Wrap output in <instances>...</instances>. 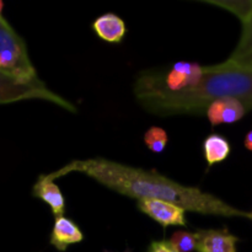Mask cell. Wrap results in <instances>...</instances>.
I'll return each mask as SVG.
<instances>
[{"mask_svg": "<svg viewBox=\"0 0 252 252\" xmlns=\"http://www.w3.org/2000/svg\"><path fill=\"white\" fill-rule=\"evenodd\" d=\"M71 172H80L107 189L125 196L139 199H161L181 206L189 212L225 218L252 219L251 213L225 203L217 196L199 189L185 186L155 170H143L103 158L73 160L65 166L44 176L48 180L59 179Z\"/></svg>", "mask_w": 252, "mask_h": 252, "instance_id": "cell-1", "label": "cell"}, {"mask_svg": "<svg viewBox=\"0 0 252 252\" xmlns=\"http://www.w3.org/2000/svg\"><path fill=\"white\" fill-rule=\"evenodd\" d=\"M233 97L252 110V69L219 63L204 66V74L194 88L174 95L140 101L148 112L170 116L180 113H201L213 101Z\"/></svg>", "mask_w": 252, "mask_h": 252, "instance_id": "cell-2", "label": "cell"}, {"mask_svg": "<svg viewBox=\"0 0 252 252\" xmlns=\"http://www.w3.org/2000/svg\"><path fill=\"white\" fill-rule=\"evenodd\" d=\"M204 74V66L192 62H177L164 69L145 70L137 78L134 95L138 102L174 95L194 88Z\"/></svg>", "mask_w": 252, "mask_h": 252, "instance_id": "cell-3", "label": "cell"}, {"mask_svg": "<svg viewBox=\"0 0 252 252\" xmlns=\"http://www.w3.org/2000/svg\"><path fill=\"white\" fill-rule=\"evenodd\" d=\"M0 73L7 74L21 83L39 81L25 41L4 17L0 20Z\"/></svg>", "mask_w": 252, "mask_h": 252, "instance_id": "cell-4", "label": "cell"}, {"mask_svg": "<svg viewBox=\"0 0 252 252\" xmlns=\"http://www.w3.org/2000/svg\"><path fill=\"white\" fill-rule=\"evenodd\" d=\"M22 100H43L56 103L69 112L75 113L78 111L73 103L49 90L41 80L37 83H21L7 74L0 73V105Z\"/></svg>", "mask_w": 252, "mask_h": 252, "instance_id": "cell-5", "label": "cell"}, {"mask_svg": "<svg viewBox=\"0 0 252 252\" xmlns=\"http://www.w3.org/2000/svg\"><path fill=\"white\" fill-rule=\"evenodd\" d=\"M137 206L140 212L147 214L164 228L187 225L186 209L171 202L161 199H139Z\"/></svg>", "mask_w": 252, "mask_h": 252, "instance_id": "cell-6", "label": "cell"}, {"mask_svg": "<svg viewBox=\"0 0 252 252\" xmlns=\"http://www.w3.org/2000/svg\"><path fill=\"white\" fill-rule=\"evenodd\" d=\"M196 235V251L198 252H236L239 238L228 229H199Z\"/></svg>", "mask_w": 252, "mask_h": 252, "instance_id": "cell-7", "label": "cell"}, {"mask_svg": "<svg viewBox=\"0 0 252 252\" xmlns=\"http://www.w3.org/2000/svg\"><path fill=\"white\" fill-rule=\"evenodd\" d=\"M248 112L245 106L233 97L219 98L213 101L206 111L207 118L212 127L221 123H235L240 121Z\"/></svg>", "mask_w": 252, "mask_h": 252, "instance_id": "cell-8", "label": "cell"}, {"mask_svg": "<svg viewBox=\"0 0 252 252\" xmlns=\"http://www.w3.org/2000/svg\"><path fill=\"white\" fill-rule=\"evenodd\" d=\"M83 239V233L73 220L64 216L54 219L53 230H52L49 243L57 250L65 251L68 246L80 243Z\"/></svg>", "mask_w": 252, "mask_h": 252, "instance_id": "cell-9", "label": "cell"}, {"mask_svg": "<svg viewBox=\"0 0 252 252\" xmlns=\"http://www.w3.org/2000/svg\"><path fill=\"white\" fill-rule=\"evenodd\" d=\"M32 193H33L34 197L42 199L51 207L54 218L63 216L65 202H64V197L62 194L61 189L54 184V181L48 180L44 175H41L36 184H34Z\"/></svg>", "mask_w": 252, "mask_h": 252, "instance_id": "cell-10", "label": "cell"}, {"mask_svg": "<svg viewBox=\"0 0 252 252\" xmlns=\"http://www.w3.org/2000/svg\"><path fill=\"white\" fill-rule=\"evenodd\" d=\"M93 30L102 41L110 43H120L127 31L125 21L115 14H105L97 17L94 21Z\"/></svg>", "mask_w": 252, "mask_h": 252, "instance_id": "cell-11", "label": "cell"}, {"mask_svg": "<svg viewBox=\"0 0 252 252\" xmlns=\"http://www.w3.org/2000/svg\"><path fill=\"white\" fill-rule=\"evenodd\" d=\"M224 63L240 68L252 69V16L243 24L239 43L231 56Z\"/></svg>", "mask_w": 252, "mask_h": 252, "instance_id": "cell-12", "label": "cell"}, {"mask_svg": "<svg viewBox=\"0 0 252 252\" xmlns=\"http://www.w3.org/2000/svg\"><path fill=\"white\" fill-rule=\"evenodd\" d=\"M230 150L231 147L229 140L218 133L208 135L203 142V154L208 167L224 161L230 154Z\"/></svg>", "mask_w": 252, "mask_h": 252, "instance_id": "cell-13", "label": "cell"}, {"mask_svg": "<svg viewBox=\"0 0 252 252\" xmlns=\"http://www.w3.org/2000/svg\"><path fill=\"white\" fill-rule=\"evenodd\" d=\"M207 4L219 6L246 22L252 16V0H203Z\"/></svg>", "mask_w": 252, "mask_h": 252, "instance_id": "cell-14", "label": "cell"}, {"mask_svg": "<svg viewBox=\"0 0 252 252\" xmlns=\"http://www.w3.org/2000/svg\"><path fill=\"white\" fill-rule=\"evenodd\" d=\"M169 138L167 133L161 127H150L144 134V143L153 153L164 152Z\"/></svg>", "mask_w": 252, "mask_h": 252, "instance_id": "cell-15", "label": "cell"}, {"mask_svg": "<svg viewBox=\"0 0 252 252\" xmlns=\"http://www.w3.org/2000/svg\"><path fill=\"white\" fill-rule=\"evenodd\" d=\"M170 244L179 252H192L196 250L197 246L196 235L194 233H189L185 230L176 231L171 236Z\"/></svg>", "mask_w": 252, "mask_h": 252, "instance_id": "cell-16", "label": "cell"}, {"mask_svg": "<svg viewBox=\"0 0 252 252\" xmlns=\"http://www.w3.org/2000/svg\"><path fill=\"white\" fill-rule=\"evenodd\" d=\"M147 252H179L174 246L170 244V241L160 240V241H153L148 248Z\"/></svg>", "mask_w": 252, "mask_h": 252, "instance_id": "cell-17", "label": "cell"}, {"mask_svg": "<svg viewBox=\"0 0 252 252\" xmlns=\"http://www.w3.org/2000/svg\"><path fill=\"white\" fill-rule=\"evenodd\" d=\"M244 144H245L246 149L250 150V152H252V130H250V132L246 133L245 139H244Z\"/></svg>", "mask_w": 252, "mask_h": 252, "instance_id": "cell-18", "label": "cell"}, {"mask_svg": "<svg viewBox=\"0 0 252 252\" xmlns=\"http://www.w3.org/2000/svg\"><path fill=\"white\" fill-rule=\"evenodd\" d=\"M2 7H4V2H2L1 0H0V20H1V17H2V15H1Z\"/></svg>", "mask_w": 252, "mask_h": 252, "instance_id": "cell-19", "label": "cell"}, {"mask_svg": "<svg viewBox=\"0 0 252 252\" xmlns=\"http://www.w3.org/2000/svg\"><path fill=\"white\" fill-rule=\"evenodd\" d=\"M105 252H111V251H105ZM125 252H130V250H126Z\"/></svg>", "mask_w": 252, "mask_h": 252, "instance_id": "cell-20", "label": "cell"}, {"mask_svg": "<svg viewBox=\"0 0 252 252\" xmlns=\"http://www.w3.org/2000/svg\"><path fill=\"white\" fill-rule=\"evenodd\" d=\"M251 216H252V213H251Z\"/></svg>", "mask_w": 252, "mask_h": 252, "instance_id": "cell-21", "label": "cell"}]
</instances>
